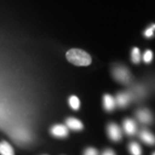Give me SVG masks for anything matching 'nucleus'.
<instances>
[{"instance_id": "1", "label": "nucleus", "mask_w": 155, "mask_h": 155, "mask_svg": "<svg viewBox=\"0 0 155 155\" xmlns=\"http://www.w3.org/2000/svg\"><path fill=\"white\" fill-rule=\"evenodd\" d=\"M67 59L75 66L85 67L91 63V57L85 51L78 48L70 49L67 53Z\"/></svg>"}, {"instance_id": "2", "label": "nucleus", "mask_w": 155, "mask_h": 155, "mask_svg": "<svg viewBox=\"0 0 155 155\" xmlns=\"http://www.w3.org/2000/svg\"><path fill=\"white\" fill-rule=\"evenodd\" d=\"M113 76L118 82L127 84L131 79L130 72L123 66H117L113 69Z\"/></svg>"}, {"instance_id": "3", "label": "nucleus", "mask_w": 155, "mask_h": 155, "mask_svg": "<svg viewBox=\"0 0 155 155\" xmlns=\"http://www.w3.org/2000/svg\"><path fill=\"white\" fill-rule=\"evenodd\" d=\"M107 132H108L109 137L113 141H119L122 139L121 129L116 123H110L107 127Z\"/></svg>"}, {"instance_id": "4", "label": "nucleus", "mask_w": 155, "mask_h": 155, "mask_svg": "<svg viewBox=\"0 0 155 155\" xmlns=\"http://www.w3.org/2000/svg\"><path fill=\"white\" fill-rule=\"evenodd\" d=\"M51 134L53 135L56 136V137L63 138V137L67 136V134H68V128H67V126L61 125V124L54 125L51 128Z\"/></svg>"}, {"instance_id": "5", "label": "nucleus", "mask_w": 155, "mask_h": 155, "mask_svg": "<svg viewBox=\"0 0 155 155\" xmlns=\"http://www.w3.org/2000/svg\"><path fill=\"white\" fill-rule=\"evenodd\" d=\"M137 118L140 120V122H141L142 123H150L153 121V116L151 114V112L147 110H140L137 112L136 114Z\"/></svg>"}, {"instance_id": "6", "label": "nucleus", "mask_w": 155, "mask_h": 155, "mask_svg": "<svg viewBox=\"0 0 155 155\" xmlns=\"http://www.w3.org/2000/svg\"><path fill=\"white\" fill-rule=\"evenodd\" d=\"M131 99V96L127 92H121L117 95L116 99V103L120 106V107H126L128 104L129 101Z\"/></svg>"}, {"instance_id": "7", "label": "nucleus", "mask_w": 155, "mask_h": 155, "mask_svg": "<svg viewBox=\"0 0 155 155\" xmlns=\"http://www.w3.org/2000/svg\"><path fill=\"white\" fill-rule=\"evenodd\" d=\"M66 125L67 127L71 128L72 130H81L83 128V123L78 119L74 118V117H70L67 119Z\"/></svg>"}, {"instance_id": "8", "label": "nucleus", "mask_w": 155, "mask_h": 155, "mask_svg": "<svg viewBox=\"0 0 155 155\" xmlns=\"http://www.w3.org/2000/svg\"><path fill=\"white\" fill-rule=\"evenodd\" d=\"M123 127L125 132L129 135L134 134L136 132V124L132 119H126L123 122Z\"/></svg>"}, {"instance_id": "9", "label": "nucleus", "mask_w": 155, "mask_h": 155, "mask_svg": "<svg viewBox=\"0 0 155 155\" xmlns=\"http://www.w3.org/2000/svg\"><path fill=\"white\" fill-rule=\"evenodd\" d=\"M116 105V99L110 95H104V107L107 111H111Z\"/></svg>"}, {"instance_id": "10", "label": "nucleus", "mask_w": 155, "mask_h": 155, "mask_svg": "<svg viewBox=\"0 0 155 155\" xmlns=\"http://www.w3.org/2000/svg\"><path fill=\"white\" fill-rule=\"evenodd\" d=\"M140 137L144 141L145 143L148 145H154L155 144V136L151 134L149 131L147 130H142L140 134Z\"/></svg>"}, {"instance_id": "11", "label": "nucleus", "mask_w": 155, "mask_h": 155, "mask_svg": "<svg viewBox=\"0 0 155 155\" xmlns=\"http://www.w3.org/2000/svg\"><path fill=\"white\" fill-rule=\"evenodd\" d=\"M0 155H15L12 147L7 141L0 142Z\"/></svg>"}, {"instance_id": "12", "label": "nucleus", "mask_w": 155, "mask_h": 155, "mask_svg": "<svg viewBox=\"0 0 155 155\" xmlns=\"http://www.w3.org/2000/svg\"><path fill=\"white\" fill-rule=\"evenodd\" d=\"M129 151L132 155H141V148L136 142H131L129 144Z\"/></svg>"}, {"instance_id": "13", "label": "nucleus", "mask_w": 155, "mask_h": 155, "mask_svg": "<svg viewBox=\"0 0 155 155\" xmlns=\"http://www.w3.org/2000/svg\"><path fill=\"white\" fill-rule=\"evenodd\" d=\"M69 104H70L72 109L77 110L80 107V101H79V99L76 96H72L69 98Z\"/></svg>"}, {"instance_id": "14", "label": "nucleus", "mask_w": 155, "mask_h": 155, "mask_svg": "<svg viewBox=\"0 0 155 155\" xmlns=\"http://www.w3.org/2000/svg\"><path fill=\"white\" fill-rule=\"evenodd\" d=\"M131 59L132 61L135 64H138L140 61V53L138 48H134L132 50V54H131Z\"/></svg>"}, {"instance_id": "15", "label": "nucleus", "mask_w": 155, "mask_h": 155, "mask_svg": "<svg viewBox=\"0 0 155 155\" xmlns=\"http://www.w3.org/2000/svg\"><path fill=\"white\" fill-rule=\"evenodd\" d=\"M143 60L146 63H150L153 60V52L151 50H147L143 55Z\"/></svg>"}, {"instance_id": "16", "label": "nucleus", "mask_w": 155, "mask_h": 155, "mask_svg": "<svg viewBox=\"0 0 155 155\" xmlns=\"http://www.w3.org/2000/svg\"><path fill=\"white\" fill-rule=\"evenodd\" d=\"M154 29H155V24H153V25H152L151 27L147 28L144 32L145 36H146V37H147V38H151V37L153 35V31H154Z\"/></svg>"}, {"instance_id": "17", "label": "nucleus", "mask_w": 155, "mask_h": 155, "mask_svg": "<svg viewBox=\"0 0 155 155\" xmlns=\"http://www.w3.org/2000/svg\"><path fill=\"white\" fill-rule=\"evenodd\" d=\"M84 155H98V152L93 147H89L84 151Z\"/></svg>"}, {"instance_id": "18", "label": "nucleus", "mask_w": 155, "mask_h": 155, "mask_svg": "<svg viewBox=\"0 0 155 155\" xmlns=\"http://www.w3.org/2000/svg\"><path fill=\"white\" fill-rule=\"evenodd\" d=\"M102 155H116V153H115V152H114L113 150L107 149L103 153V154Z\"/></svg>"}, {"instance_id": "19", "label": "nucleus", "mask_w": 155, "mask_h": 155, "mask_svg": "<svg viewBox=\"0 0 155 155\" xmlns=\"http://www.w3.org/2000/svg\"><path fill=\"white\" fill-rule=\"evenodd\" d=\"M153 155H155V153H153Z\"/></svg>"}]
</instances>
